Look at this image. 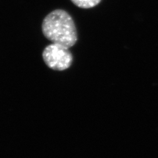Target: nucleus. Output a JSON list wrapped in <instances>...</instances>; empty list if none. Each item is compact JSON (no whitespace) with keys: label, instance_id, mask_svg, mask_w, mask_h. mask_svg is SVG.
Returning a JSON list of instances; mask_svg holds the SVG:
<instances>
[{"label":"nucleus","instance_id":"nucleus-1","mask_svg":"<svg viewBox=\"0 0 158 158\" xmlns=\"http://www.w3.org/2000/svg\"><path fill=\"white\" fill-rule=\"evenodd\" d=\"M44 36L52 43L71 48L77 41V31L71 16L62 9H56L44 18L42 24Z\"/></svg>","mask_w":158,"mask_h":158},{"label":"nucleus","instance_id":"nucleus-2","mask_svg":"<svg viewBox=\"0 0 158 158\" xmlns=\"http://www.w3.org/2000/svg\"><path fill=\"white\" fill-rule=\"evenodd\" d=\"M42 57L46 65L53 70L63 71L70 67L73 57L69 48L52 43L44 49Z\"/></svg>","mask_w":158,"mask_h":158},{"label":"nucleus","instance_id":"nucleus-3","mask_svg":"<svg viewBox=\"0 0 158 158\" xmlns=\"http://www.w3.org/2000/svg\"><path fill=\"white\" fill-rule=\"evenodd\" d=\"M77 7L82 9H90L96 6L101 0H71Z\"/></svg>","mask_w":158,"mask_h":158}]
</instances>
